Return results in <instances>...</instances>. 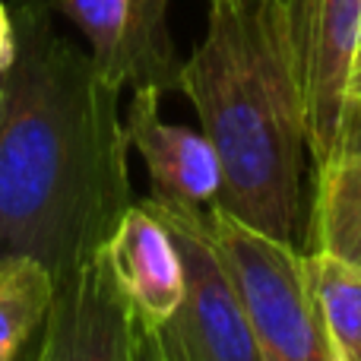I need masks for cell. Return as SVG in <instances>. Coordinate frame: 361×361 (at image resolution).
<instances>
[{
	"instance_id": "5",
	"label": "cell",
	"mask_w": 361,
	"mask_h": 361,
	"mask_svg": "<svg viewBox=\"0 0 361 361\" xmlns=\"http://www.w3.org/2000/svg\"><path fill=\"white\" fill-rule=\"evenodd\" d=\"M169 225L184 267V295L175 317L156 330L169 361H260L244 305L225 260L209 238L203 206L146 200Z\"/></svg>"
},
{
	"instance_id": "16",
	"label": "cell",
	"mask_w": 361,
	"mask_h": 361,
	"mask_svg": "<svg viewBox=\"0 0 361 361\" xmlns=\"http://www.w3.org/2000/svg\"><path fill=\"white\" fill-rule=\"evenodd\" d=\"M330 361H345V358H343V355H339V352H336V349H330Z\"/></svg>"
},
{
	"instance_id": "6",
	"label": "cell",
	"mask_w": 361,
	"mask_h": 361,
	"mask_svg": "<svg viewBox=\"0 0 361 361\" xmlns=\"http://www.w3.org/2000/svg\"><path fill=\"white\" fill-rule=\"evenodd\" d=\"M89 38V57L111 86L178 92L180 57L169 35V0H57Z\"/></svg>"
},
{
	"instance_id": "10",
	"label": "cell",
	"mask_w": 361,
	"mask_h": 361,
	"mask_svg": "<svg viewBox=\"0 0 361 361\" xmlns=\"http://www.w3.org/2000/svg\"><path fill=\"white\" fill-rule=\"evenodd\" d=\"M311 250L361 269V146L317 165L305 254Z\"/></svg>"
},
{
	"instance_id": "15",
	"label": "cell",
	"mask_w": 361,
	"mask_h": 361,
	"mask_svg": "<svg viewBox=\"0 0 361 361\" xmlns=\"http://www.w3.org/2000/svg\"><path fill=\"white\" fill-rule=\"evenodd\" d=\"M355 105H358V111H361V73H358V80H355Z\"/></svg>"
},
{
	"instance_id": "18",
	"label": "cell",
	"mask_w": 361,
	"mask_h": 361,
	"mask_svg": "<svg viewBox=\"0 0 361 361\" xmlns=\"http://www.w3.org/2000/svg\"><path fill=\"white\" fill-rule=\"evenodd\" d=\"M165 361H169V358H165Z\"/></svg>"
},
{
	"instance_id": "1",
	"label": "cell",
	"mask_w": 361,
	"mask_h": 361,
	"mask_svg": "<svg viewBox=\"0 0 361 361\" xmlns=\"http://www.w3.org/2000/svg\"><path fill=\"white\" fill-rule=\"evenodd\" d=\"M57 0H13L0 73V260L63 279L95 257L133 203L121 89L54 25Z\"/></svg>"
},
{
	"instance_id": "17",
	"label": "cell",
	"mask_w": 361,
	"mask_h": 361,
	"mask_svg": "<svg viewBox=\"0 0 361 361\" xmlns=\"http://www.w3.org/2000/svg\"><path fill=\"white\" fill-rule=\"evenodd\" d=\"M358 57H361V48H358ZM355 67H358V63H355Z\"/></svg>"
},
{
	"instance_id": "3",
	"label": "cell",
	"mask_w": 361,
	"mask_h": 361,
	"mask_svg": "<svg viewBox=\"0 0 361 361\" xmlns=\"http://www.w3.org/2000/svg\"><path fill=\"white\" fill-rule=\"evenodd\" d=\"M206 222L244 305L260 361H330L333 345L307 257L292 241L267 235L219 206H206Z\"/></svg>"
},
{
	"instance_id": "7",
	"label": "cell",
	"mask_w": 361,
	"mask_h": 361,
	"mask_svg": "<svg viewBox=\"0 0 361 361\" xmlns=\"http://www.w3.org/2000/svg\"><path fill=\"white\" fill-rule=\"evenodd\" d=\"M35 361H137V320L105 247L54 282Z\"/></svg>"
},
{
	"instance_id": "14",
	"label": "cell",
	"mask_w": 361,
	"mask_h": 361,
	"mask_svg": "<svg viewBox=\"0 0 361 361\" xmlns=\"http://www.w3.org/2000/svg\"><path fill=\"white\" fill-rule=\"evenodd\" d=\"M13 61V19H10V6L0 4V73L10 67Z\"/></svg>"
},
{
	"instance_id": "13",
	"label": "cell",
	"mask_w": 361,
	"mask_h": 361,
	"mask_svg": "<svg viewBox=\"0 0 361 361\" xmlns=\"http://www.w3.org/2000/svg\"><path fill=\"white\" fill-rule=\"evenodd\" d=\"M137 361H165V352H162L156 330H146L140 324H137Z\"/></svg>"
},
{
	"instance_id": "9",
	"label": "cell",
	"mask_w": 361,
	"mask_h": 361,
	"mask_svg": "<svg viewBox=\"0 0 361 361\" xmlns=\"http://www.w3.org/2000/svg\"><path fill=\"white\" fill-rule=\"evenodd\" d=\"M105 257L133 320L146 330H162L184 295V267L169 225L146 200L127 206L105 244Z\"/></svg>"
},
{
	"instance_id": "12",
	"label": "cell",
	"mask_w": 361,
	"mask_h": 361,
	"mask_svg": "<svg viewBox=\"0 0 361 361\" xmlns=\"http://www.w3.org/2000/svg\"><path fill=\"white\" fill-rule=\"evenodd\" d=\"M305 257L330 345L345 361H361V269L320 250Z\"/></svg>"
},
{
	"instance_id": "8",
	"label": "cell",
	"mask_w": 361,
	"mask_h": 361,
	"mask_svg": "<svg viewBox=\"0 0 361 361\" xmlns=\"http://www.w3.org/2000/svg\"><path fill=\"white\" fill-rule=\"evenodd\" d=\"M162 92L133 89L127 108V140L149 171V200L165 206H212L222 187V169L203 130L165 124Z\"/></svg>"
},
{
	"instance_id": "2",
	"label": "cell",
	"mask_w": 361,
	"mask_h": 361,
	"mask_svg": "<svg viewBox=\"0 0 361 361\" xmlns=\"http://www.w3.org/2000/svg\"><path fill=\"white\" fill-rule=\"evenodd\" d=\"M178 92L219 156L212 206L292 241L307 143L279 0H209V25L180 63Z\"/></svg>"
},
{
	"instance_id": "11",
	"label": "cell",
	"mask_w": 361,
	"mask_h": 361,
	"mask_svg": "<svg viewBox=\"0 0 361 361\" xmlns=\"http://www.w3.org/2000/svg\"><path fill=\"white\" fill-rule=\"evenodd\" d=\"M54 276L32 257L0 260V361H19L44 330Z\"/></svg>"
},
{
	"instance_id": "4",
	"label": "cell",
	"mask_w": 361,
	"mask_h": 361,
	"mask_svg": "<svg viewBox=\"0 0 361 361\" xmlns=\"http://www.w3.org/2000/svg\"><path fill=\"white\" fill-rule=\"evenodd\" d=\"M279 6L307 156L314 165H326L361 146V111L352 92L361 48V0H279Z\"/></svg>"
}]
</instances>
